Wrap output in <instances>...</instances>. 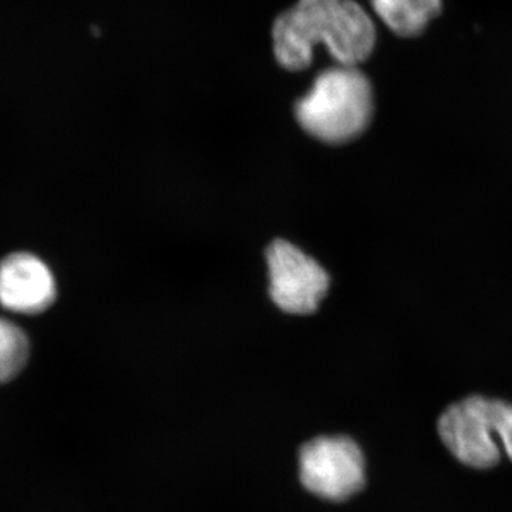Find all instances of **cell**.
<instances>
[{
	"label": "cell",
	"mask_w": 512,
	"mask_h": 512,
	"mask_svg": "<svg viewBox=\"0 0 512 512\" xmlns=\"http://www.w3.org/2000/svg\"><path fill=\"white\" fill-rule=\"evenodd\" d=\"M376 43L375 22L356 0H298L272 25L276 62L289 72L309 69L320 45L336 64L359 66L373 55Z\"/></svg>",
	"instance_id": "6da1fadb"
},
{
	"label": "cell",
	"mask_w": 512,
	"mask_h": 512,
	"mask_svg": "<svg viewBox=\"0 0 512 512\" xmlns=\"http://www.w3.org/2000/svg\"><path fill=\"white\" fill-rule=\"evenodd\" d=\"M375 113V93L359 66H336L320 72L312 89L296 101L295 116L303 130L323 143L355 140Z\"/></svg>",
	"instance_id": "7a4b0ae2"
},
{
	"label": "cell",
	"mask_w": 512,
	"mask_h": 512,
	"mask_svg": "<svg viewBox=\"0 0 512 512\" xmlns=\"http://www.w3.org/2000/svg\"><path fill=\"white\" fill-rule=\"evenodd\" d=\"M440 439L461 463L491 468L503 456L512 460V404L471 396L441 414Z\"/></svg>",
	"instance_id": "3957f363"
},
{
	"label": "cell",
	"mask_w": 512,
	"mask_h": 512,
	"mask_svg": "<svg viewBox=\"0 0 512 512\" xmlns=\"http://www.w3.org/2000/svg\"><path fill=\"white\" fill-rule=\"evenodd\" d=\"M299 480L309 493L326 501H346L366 483L362 448L346 436H320L303 444Z\"/></svg>",
	"instance_id": "277c9868"
},
{
	"label": "cell",
	"mask_w": 512,
	"mask_h": 512,
	"mask_svg": "<svg viewBox=\"0 0 512 512\" xmlns=\"http://www.w3.org/2000/svg\"><path fill=\"white\" fill-rule=\"evenodd\" d=\"M271 296L282 311L309 315L319 308L329 289L328 272L301 249L275 241L266 252Z\"/></svg>",
	"instance_id": "5b68a950"
},
{
	"label": "cell",
	"mask_w": 512,
	"mask_h": 512,
	"mask_svg": "<svg viewBox=\"0 0 512 512\" xmlns=\"http://www.w3.org/2000/svg\"><path fill=\"white\" fill-rule=\"evenodd\" d=\"M55 299V278L35 255L13 254L0 262V303L6 309L33 315Z\"/></svg>",
	"instance_id": "8992f818"
},
{
	"label": "cell",
	"mask_w": 512,
	"mask_h": 512,
	"mask_svg": "<svg viewBox=\"0 0 512 512\" xmlns=\"http://www.w3.org/2000/svg\"><path fill=\"white\" fill-rule=\"evenodd\" d=\"M373 10L394 35H423L443 12V0H370Z\"/></svg>",
	"instance_id": "52a82bcc"
},
{
	"label": "cell",
	"mask_w": 512,
	"mask_h": 512,
	"mask_svg": "<svg viewBox=\"0 0 512 512\" xmlns=\"http://www.w3.org/2000/svg\"><path fill=\"white\" fill-rule=\"evenodd\" d=\"M29 339L19 326L0 318V383L22 372L29 359Z\"/></svg>",
	"instance_id": "ba28073f"
}]
</instances>
